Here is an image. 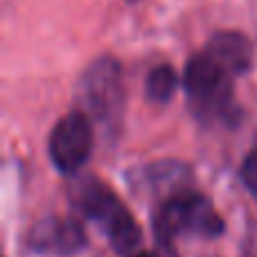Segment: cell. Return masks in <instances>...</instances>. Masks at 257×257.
I'll return each instance as SVG.
<instances>
[{"instance_id":"cell-1","label":"cell","mask_w":257,"mask_h":257,"mask_svg":"<svg viewBox=\"0 0 257 257\" xmlns=\"http://www.w3.org/2000/svg\"><path fill=\"white\" fill-rule=\"evenodd\" d=\"M232 75L208 50L187 61L183 72V88L192 113L201 122H226L232 124L237 115Z\"/></svg>"},{"instance_id":"cell-2","label":"cell","mask_w":257,"mask_h":257,"mask_svg":"<svg viewBox=\"0 0 257 257\" xmlns=\"http://www.w3.org/2000/svg\"><path fill=\"white\" fill-rule=\"evenodd\" d=\"M70 196L81 214L97 223L99 230L108 237L115 253L126 255L138 248L142 239L140 226L111 187L90 176L77 183Z\"/></svg>"},{"instance_id":"cell-3","label":"cell","mask_w":257,"mask_h":257,"mask_svg":"<svg viewBox=\"0 0 257 257\" xmlns=\"http://www.w3.org/2000/svg\"><path fill=\"white\" fill-rule=\"evenodd\" d=\"M156 239L165 250L172 248L178 235L217 237L223 232V221L208 196L192 190H178L163 201L154 217Z\"/></svg>"},{"instance_id":"cell-4","label":"cell","mask_w":257,"mask_h":257,"mask_svg":"<svg viewBox=\"0 0 257 257\" xmlns=\"http://www.w3.org/2000/svg\"><path fill=\"white\" fill-rule=\"evenodd\" d=\"M79 95L86 113L104 126L115 131L124 113V84L122 68L113 57H99L86 68L79 84Z\"/></svg>"},{"instance_id":"cell-5","label":"cell","mask_w":257,"mask_h":257,"mask_svg":"<svg viewBox=\"0 0 257 257\" xmlns=\"http://www.w3.org/2000/svg\"><path fill=\"white\" fill-rule=\"evenodd\" d=\"M50 160L66 176L77 174L90 158L93 151V131L88 117L81 111H72L57 122L48 142Z\"/></svg>"},{"instance_id":"cell-6","label":"cell","mask_w":257,"mask_h":257,"mask_svg":"<svg viewBox=\"0 0 257 257\" xmlns=\"http://www.w3.org/2000/svg\"><path fill=\"white\" fill-rule=\"evenodd\" d=\"M30 246L39 253L75 255L86 248V232L72 219L48 217L34 223L30 232Z\"/></svg>"},{"instance_id":"cell-7","label":"cell","mask_w":257,"mask_h":257,"mask_svg":"<svg viewBox=\"0 0 257 257\" xmlns=\"http://www.w3.org/2000/svg\"><path fill=\"white\" fill-rule=\"evenodd\" d=\"M205 50L219 63H223L235 77L248 72L253 66V45L239 32H219L210 39Z\"/></svg>"},{"instance_id":"cell-8","label":"cell","mask_w":257,"mask_h":257,"mask_svg":"<svg viewBox=\"0 0 257 257\" xmlns=\"http://www.w3.org/2000/svg\"><path fill=\"white\" fill-rule=\"evenodd\" d=\"M178 84H181L178 72L172 66H167V63L156 66L147 75V97L154 104H167L172 99V95L176 93Z\"/></svg>"},{"instance_id":"cell-9","label":"cell","mask_w":257,"mask_h":257,"mask_svg":"<svg viewBox=\"0 0 257 257\" xmlns=\"http://www.w3.org/2000/svg\"><path fill=\"white\" fill-rule=\"evenodd\" d=\"M241 181H244L246 190L250 192V196L257 199V147L248 154V158L241 165Z\"/></svg>"},{"instance_id":"cell-10","label":"cell","mask_w":257,"mask_h":257,"mask_svg":"<svg viewBox=\"0 0 257 257\" xmlns=\"http://www.w3.org/2000/svg\"><path fill=\"white\" fill-rule=\"evenodd\" d=\"M248 257H257V241H255V244L250 241V246H248Z\"/></svg>"},{"instance_id":"cell-11","label":"cell","mask_w":257,"mask_h":257,"mask_svg":"<svg viewBox=\"0 0 257 257\" xmlns=\"http://www.w3.org/2000/svg\"><path fill=\"white\" fill-rule=\"evenodd\" d=\"M136 257H158V255H154V253H140V255H136Z\"/></svg>"},{"instance_id":"cell-12","label":"cell","mask_w":257,"mask_h":257,"mask_svg":"<svg viewBox=\"0 0 257 257\" xmlns=\"http://www.w3.org/2000/svg\"><path fill=\"white\" fill-rule=\"evenodd\" d=\"M128 3H138V0H128Z\"/></svg>"}]
</instances>
